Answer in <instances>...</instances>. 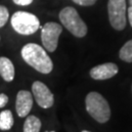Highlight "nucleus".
<instances>
[{
    "label": "nucleus",
    "instance_id": "obj_1",
    "mask_svg": "<svg viewBox=\"0 0 132 132\" xmlns=\"http://www.w3.org/2000/svg\"><path fill=\"white\" fill-rule=\"evenodd\" d=\"M21 54L24 61L31 68H33L35 71L44 75H47L52 71L53 62L51 58L48 56L43 47L39 46L38 44H26L22 49Z\"/></svg>",
    "mask_w": 132,
    "mask_h": 132
},
{
    "label": "nucleus",
    "instance_id": "obj_2",
    "mask_svg": "<svg viewBox=\"0 0 132 132\" xmlns=\"http://www.w3.org/2000/svg\"><path fill=\"white\" fill-rule=\"evenodd\" d=\"M86 111L100 123L107 122L111 118V109L107 100L98 92H90L85 99Z\"/></svg>",
    "mask_w": 132,
    "mask_h": 132
},
{
    "label": "nucleus",
    "instance_id": "obj_3",
    "mask_svg": "<svg viewBox=\"0 0 132 132\" xmlns=\"http://www.w3.org/2000/svg\"><path fill=\"white\" fill-rule=\"evenodd\" d=\"M63 26L76 37H84L87 33V26L79 17L75 8L66 7L62 10L59 15Z\"/></svg>",
    "mask_w": 132,
    "mask_h": 132
},
{
    "label": "nucleus",
    "instance_id": "obj_4",
    "mask_svg": "<svg viewBox=\"0 0 132 132\" xmlns=\"http://www.w3.org/2000/svg\"><path fill=\"white\" fill-rule=\"evenodd\" d=\"M11 24L16 32L23 35H30L40 28L37 17L24 11H19L13 14L11 18Z\"/></svg>",
    "mask_w": 132,
    "mask_h": 132
},
{
    "label": "nucleus",
    "instance_id": "obj_5",
    "mask_svg": "<svg viewBox=\"0 0 132 132\" xmlns=\"http://www.w3.org/2000/svg\"><path fill=\"white\" fill-rule=\"evenodd\" d=\"M126 1L109 0L108 13L110 24L114 29L122 30L126 26Z\"/></svg>",
    "mask_w": 132,
    "mask_h": 132
},
{
    "label": "nucleus",
    "instance_id": "obj_6",
    "mask_svg": "<svg viewBox=\"0 0 132 132\" xmlns=\"http://www.w3.org/2000/svg\"><path fill=\"white\" fill-rule=\"evenodd\" d=\"M41 28V41L44 48L49 52H54L58 46L59 36L63 31L62 26L57 23H46Z\"/></svg>",
    "mask_w": 132,
    "mask_h": 132
},
{
    "label": "nucleus",
    "instance_id": "obj_7",
    "mask_svg": "<svg viewBox=\"0 0 132 132\" xmlns=\"http://www.w3.org/2000/svg\"><path fill=\"white\" fill-rule=\"evenodd\" d=\"M32 95L39 107L43 109L51 108L54 104V96L46 85L41 81H34L32 83Z\"/></svg>",
    "mask_w": 132,
    "mask_h": 132
},
{
    "label": "nucleus",
    "instance_id": "obj_8",
    "mask_svg": "<svg viewBox=\"0 0 132 132\" xmlns=\"http://www.w3.org/2000/svg\"><path fill=\"white\" fill-rule=\"evenodd\" d=\"M33 99L32 94L27 90H21L17 94L16 98V111L20 118L28 117L32 108Z\"/></svg>",
    "mask_w": 132,
    "mask_h": 132
},
{
    "label": "nucleus",
    "instance_id": "obj_9",
    "mask_svg": "<svg viewBox=\"0 0 132 132\" xmlns=\"http://www.w3.org/2000/svg\"><path fill=\"white\" fill-rule=\"evenodd\" d=\"M118 72V67L113 63H106L94 67L90 71V76L96 80L112 78Z\"/></svg>",
    "mask_w": 132,
    "mask_h": 132
},
{
    "label": "nucleus",
    "instance_id": "obj_10",
    "mask_svg": "<svg viewBox=\"0 0 132 132\" xmlns=\"http://www.w3.org/2000/svg\"><path fill=\"white\" fill-rule=\"evenodd\" d=\"M0 76L7 82L12 81L15 77L14 65L6 57H0Z\"/></svg>",
    "mask_w": 132,
    "mask_h": 132
},
{
    "label": "nucleus",
    "instance_id": "obj_11",
    "mask_svg": "<svg viewBox=\"0 0 132 132\" xmlns=\"http://www.w3.org/2000/svg\"><path fill=\"white\" fill-rule=\"evenodd\" d=\"M41 121L35 116H28L24 123V132H39Z\"/></svg>",
    "mask_w": 132,
    "mask_h": 132
},
{
    "label": "nucleus",
    "instance_id": "obj_12",
    "mask_svg": "<svg viewBox=\"0 0 132 132\" xmlns=\"http://www.w3.org/2000/svg\"><path fill=\"white\" fill-rule=\"evenodd\" d=\"M14 124L13 113L9 110H5L0 113V129L1 130H9Z\"/></svg>",
    "mask_w": 132,
    "mask_h": 132
},
{
    "label": "nucleus",
    "instance_id": "obj_13",
    "mask_svg": "<svg viewBox=\"0 0 132 132\" xmlns=\"http://www.w3.org/2000/svg\"><path fill=\"white\" fill-rule=\"evenodd\" d=\"M119 58L126 63H132V39L127 41L119 50Z\"/></svg>",
    "mask_w": 132,
    "mask_h": 132
},
{
    "label": "nucleus",
    "instance_id": "obj_14",
    "mask_svg": "<svg viewBox=\"0 0 132 132\" xmlns=\"http://www.w3.org/2000/svg\"><path fill=\"white\" fill-rule=\"evenodd\" d=\"M9 19V11L8 9L3 6V5H0V28L4 27L7 21Z\"/></svg>",
    "mask_w": 132,
    "mask_h": 132
},
{
    "label": "nucleus",
    "instance_id": "obj_15",
    "mask_svg": "<svg viewBox=\"0 0 132 132\" xmlns=\"http://www.w3.org/2000/svg\"><path fill=\"white\" fill-rule=\"evenodd\" d=\"M72 1L80 6H91L95 4L97 0H72Z\"/></svg>",
    "mask_w": 132,
    "mask_h": 132
},
{
    "label": "nucleus",
    "instance_id": "obj_16",
    "mask_svg": "<svg viewBox=\"0 0 132 132\" xmlns=\"http://www.w3.org/2000/svg\"><path fill=\"white\" fill-rule=\"evenodd\" d=\"M8 101H9V98L7 95L4 93L0 94V108H4L8 103Z\"/></svg>",
    "mask_w": 132,
    "mask_h": 132
},
{
    "label": "nucleus",
    "instance_id": "obj_17",
    "mask_svg": "<svg viewBox=\"0 0 132 132\" xmlns=\"http://www.w3.org/2000/svg\"><path fill=\"white\" fill-rule=\"evenodd\" d=\"M15 4L20 5V6H27L32 3L33 0H13Z\"/></svg>",
    "mask_w": 132,
    "mask_h": 132
},
{
    "label": "nucleus",
    "instance_id": "obj_18",
    "mask_svg": "<svg viewBox=\"0 0 132 132\" xmlns=\"http://www.w3.org/2000/svg\"><path fill=\"white\" fill-rule=\"evenodd\" d=\"M127 16H128V19H129V24H130V26L132 27V7L131 6L127 9Z\"/></svg>",
    "mask_w": 132,
    "mask_h": 132
},
{
    "label": "nucleus",
    "instance_id": "obj_19",
    "mask_svg": "<svg viewBox=\"0 0 132 132\" xmlns=\"http://www.w3.org/2000/svg\"><path fill=\"white\" fill-rule=\"evenodd\" d=\"M129 4H130V6L132 7V0H129Z\"/></svg>",
    "mask_w": 132,
    "mask_h": 132
},
{
    "label": "nucleus",
    "instance_id": "obj_20",
    "mask_svg": "<svg viewBox=\"0 0 132 132\" xmlns=\"http://www.w3.org/2000/svg\"><path fill=\"white\" fill-rule=\"evenodd\" d=\"M82 132H90V131H87V130H83Z\"/></svg>",
    "mask_w": 132,
    "mask_h": 132
},
{
    "label": "nucleus",
    "instance_id": "obj_21",
    "mask_svg": "<svg viewBox=\"0 0 132 132\" xmlns=\"http://www.w3.org/2000/svg\"><path fill=\"white\" fill-rule=\"evenodd\" d=\"M45 132H55V131H45Z\"/></svg>",
    "mask_w": 132,
    "mask_h": 132
}]
</instances>
